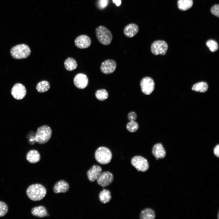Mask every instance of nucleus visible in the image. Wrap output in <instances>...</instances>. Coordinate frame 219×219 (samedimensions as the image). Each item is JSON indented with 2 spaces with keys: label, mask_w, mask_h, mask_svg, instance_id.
I'll return each mask as SVG.
<instances>
[{
  "label": "nucleus",
  "mask_w": 219,
  "mask_h": 219,
  "mask_svg": "<svg viewBox=\"0 0 219 219\" xmlns=\"http://www.w3.org/2000/svg\"><path fill=\"white\" fill-rule=\"evenodd\" d=\"M26 194L32 200L38 201L42 199L45 196L47 190L45 187L39 184L32 185L27 189Z\"/></svg>",
  "instance_id": "nucleus-1"
},
{
  "label": "nucleus",
  "mask_w": 219,
  "mask_h": 219,
  "mask_svg": "<svg viewBox=\"0 0 219 219\" xmlns=\"http://www.w3.org/2000/svg\"><path fill=\"white\" fill-rule=\"evenodd\" d=\"M95 31L96 37L101 44L104 45L110 44L113 35L109 29L104 26H100L96 28Z\"/></svg>",
  "instance_id": "nucleus-2"
},
{
  "label": "nucleus",
  "mask_w": 219,
  "mask_h": 219,
  "mask_svg": "<svg viewBox=\"0 0 219 219\" xmlns=\"http://www.w3.org/2000/svg\"><path fill=\"white\" fill-rule=\"evenodd\" d=\"M30 47L25 44L16 45L12 47L10 50L12 57L17 59L26 58L30 56Z\"/></svg>",
  "instance_id": "nucleus-3"
},
{
  "label": "nucleus",
  "mask_w": 219,
  "mask_h": 219,
  "mask_svg": "<svg viewBox=\"0 0 219 219\" xmlns=\"http://www.w3.org/2000/svg\"><path fill=\"white\" fill-rule=\"evenodd\" d=\"M51 135L50 127L47 125H43L37 129L34 136L35 141L40 144H44L50 140Z\"/></svg>",
  "instance_id": "nucleus-4"
},
{
  "label": "nucleus",
  "mask_w": 219,
  "mask_h": 219,
  "mask_svg": "<svg viewBox=\"0 0 219 219\" xmlns=\"http://www.w3.org/2000/svg\"><path fill=\"white\" fill-rule=\"evenodd\" d=\"M95 157L98 163L106 165L110 162L112 156V153L109 148L105 147H101L96 151Z\"/></svg>",
  "instance_id": "nucleus-5"
},
{
  "label": "nucleus",
  "mask_w": 219,
  "mask_h": 219,
  "mask_svg": "<svg viewBox=\"0 0 219 219\" xmlns=\"http://www.w3.org/2000/svg\"><path fill=\"white\" fill-rule=\"evenodd\" d=\"M131 164L138 171L145 172L149 168V165L147 160L140 156H136L131 160Z\"/></svg>",
  "instance_id": "nucleus-6"
},
{
  "label": "nucleus",
  "mask_w": 219,
  "mask_h": 219,
  "mask_svg": "<svg viewBox=\"0 0 219 219\" xmlns=\"http://www.w3.org/2000/svg\"><path fill=\"white\" fill-rule=\"evenodd\" d=\"M168 49V46L165 41L158 40L154 42L151 45V50L154 55H165Z\"/></svg>",
  "instance_id": "nucleus-7"
},
{
  "label": "nucleus",
  "mask_w": 219,
  "mask_h": 219,
  "mask_svg": "<svg viewBox=\"0 0 219 219\" xmlns=\"http://www.w3.org/2000/svg\"><path fill=\"white\" fill-rule=\"evenodd\" d=\"M140 85L142 92L146 95L150 94L155 89V82L149 77L143 78L141 81Z\"/></svg>",
  "instance_id": "nucleus-8"
},
{
  "label": "nucleus",
  "mask_w": 219,
  "mask_h": 219,
  "mask_svg": "<svg viewBox=\"0 0 219 219\" xmlns=\"http://www.w3.org/2000/svg\"><path fill=\"white\" fill-rule=\"evenodd\" d=\"M113 174L108 171L101 172L96 181L98 184L103 187L107 186L110 184L113 180Z\"/></svg>",
  "instance_id": "nucleus-9"
},
{
  "label": "nucleus",
  "mask_w": 219,
  "mask_h": 219,
  "mask_svg": "<svg viewBox=\"0 0 219 219\" xmlns=\"http://www.w3.org/2000/svg\"><path fill=\"white\" fill-rule=\"evenodd\" d=\"M11 93L13 97L16 99H22L25 97L26 94V89L23 85L17 83L12 87Z\"/></svg>",
  "instance_id": "nucleus-10"
},
{
  "label": "nucleus",
  "mask_w": 219,
  "mask_h": 219,
  "mask_svg": "<svg viewBox=\"0 0 219 219\" xmlns=\"http://www.w3.org/2000/svg\"><path fill=\"white\" fill-rule=\"evenodd\" d=\"M116 66V63L115 61L112 59H107L102 63L100 69L101 72L103 74H109L115 71Z\"/></svg>",
  "instance_id": "nucleus-11"
},
{
  "label": "nucleus",
  "mask_w": 219,
  "mask_h": 219,
  "mask_svg": "<svg viewBox=\"0 0 219 219\" xmlns=\"http://www.w3.org/2000/svg\"><path fill=\"white\" fill-rule=\"evenodd\" d=\"M74 83L78 89H82L86 88L88 84V79L87 76L83 73L76 75L74 79Z\"/></svg>",
  "instance_id": "nucleus-12"
},
{
  "label": "nucleus",
  "mask_w": 219,
  "mask_h": 219,
  "mask_svg": "<svg viewBox=\"0 0 219 219\" xmlns=\"http://www.w3.org/2000/svg\"><path fill=\"white\" fill-rule=\"evenodd\" d=\"M89 37L85 35H82L78 36L75 40V45L80 49H85L89 47L91 44Z\"/></svg>",
  "instance_id": "nucleus-13"
},
{
  "label": "nucleus",
  "mask_w": 219,
  "mask_h": 219,
  "mask_svg": "<svg viewBox=\"0 0 219 219\" xmlns=\"http://www.w3.org/2000/svg\"><path fill=\"white\" fill-rule=\"evenodd\" d=\"M102 171V169L100 166L93 165L87 172L88 179L91 182H94L97 179Z\"/></svg>",
  "instance_id": "nucleus-14"
},
{
  "label": "nucleus",
  "mask_w": 219,
  "mask_h": 219,
  "mask_svg": "<svg viewBox=\"0 0 219 219\" xmlns=\"http://www.w3.org/2000/svg\"><path fill=\"white\" fill-rule=\"evenodd\" d=\"M152 152L157 160L164 158L166 155L165 150L161 143H157L153 146Z\"/></svg>",
  "instance_id": "nucleus-15"
},
{
  "label": "nucleus",
  "mask_w": 219,
  "mask_h": 219,
  "mask_svg": "<svg viewBox=\"0 0 219 219\" xmlns=\"http://www.w3.org/2000/svg\"><path fill=\"white\" fill-rule=\"evenodd\" d=\"M139 30V26L137 24L131 23L125 27L123 30V33L127 37L131 38L137 34Z\"/></svg>",
  "instance_id": "nucleus-16"
},
{
  "label": "nucleus",
  "mask_w": 219,
  "mask_h": 219,
  "mask_svg": "<svg viewBox=\"0 0 219 219\" xmlns=\"http://www.w3.org/2000/svg\"><path fill=\"white\" fill-rule=\"evenodd\" d=\"M69 184L65 181L61 180L57 182L54 185L53 190L55 193H64L69 190Z\"/></svg>",
  "instance_id": "nucleus-17"
},
{
  "label": "nucleus",
  "mask_w": 219,
  "mask_h": 219,
  "mask_svg": "<svg viewBox=\"0 0 219 219\" xmlns=\"http://www.w3.org/2000/svg\"><path fill=\"white\" fill-rule=\"evenodd\" d=\"M27 160L30 163H35L39 161L40 159L39 152L35 150L29 151L26 155Z\"/></svg>",
  "instance_id": "nucleus-18"
},
{
  "label": "nucleus",
  "mask_w": 219,
  "mask_h": 219,
  "mask_svg": "<svg viewBox=\"0 0 219 219\" xmlns=\"http://www.w3.org/2000/svg\"><path fill=\"white\" fill-rule=\"evenodd\" d=\"M32 214L39 217H43L47 216V214L46 208L43 206H39L33 208L31 210Z\"/></svg>",
  "instance_id": "nucleus-19"
},
{
  "label": "nucleus",
  "mask_w": 219,
  "mask_h": 219,
  "mask_svg": "<svg viewBox=\"0 0 219 219\" xmlns=\"http://www.w3.org/2000/svg\"><path fill=\"white\" fill-rule=\"evenodd\" d=\"M155 217L154 210L151 208H146L141 212L139 218L140 219H154Z\"/></svg>",
  "instance_id": "nucleus-20"
},
{
  "label": "nucleus",
  "mask_w": 219,
  "mask_h": 219,
  "mask_svg": "<svg viewBox=\"0 0 219 219\" xmlns=\"http://www.w3.org/2000/svg\"><path fill=\"white\" fill-rule=\"evenodd\" d=\"M99 197L100 201L103 203H108L111 199L110 191L107 189H104L99 193Z\"/></svg>",
  "instance_id": "nucleus-21"
},
{
  "label": "nucleus",
  "mask_w": 219,
  "mask_h": 219,
  "mask_svg": "<svg viewBox=\"0 0 219 219\" xmlns=\"http://www.w3.org/2000/svg\"><path fill=\"white\" fill-rule=\"evenodd\" d=\"M193 4V0H178L177 2L179 9L185 11L190 8Z\"/></svg>",
  "instance_id": "nucleus-22"
},
{
  "label": "nucleus",
  "mask_w": 219,
  "mask_h": 219,
  "mask_svg": "<svg viewBox=\"0 0 219 219\" xmlns=\"http://www.w3.org/2000/svg\"><path fill=\"white\" fill-rule=\"evenodd\" d=\"M65 69L68 71H72L75 69L77 67V63L74 58L69 57L64 62Z\"/></svg>",
  "instance_id": "nucleus-23"
},
{
  "label": "nucleus",
  "mask_w": 219,
  "mask_h": 219,
  "mask_svg": "<svg viewBox=\"0 0 219 219\" xmlns=\"http://www.w3.org/2000/svg\"><path fill=\"white\" fill-rule=\"evenodd\" d=\"M208 88L207 83L201 82L194 84L192 87V90L194 91L201 92H206Z\"/></svg>",
  "instance_id": "nucleus-24"
},
{
  "label": "nucleus",
  "mask_w": 219,
  "mask_h": 219,
  "mask_svg": "<svg viewBox=\"0 0 219 219\" xmlns=\"http://www.w3.org/2000/svg\"><path fill=\"white\" fill-rule=\"evenodd\" d=\"M50 88V85L49 82L46 81H43L37 84L36 89L39 92L43 93L47 91Z\"/></svg>",
  "instance_id": "nucleus-25"
},
{
  "label": "nucleus",
  "mask_w": 219,
  "mask_h": 219,
  "mask_svg": "<svg viewBox=\"0 0 219 219\" xmlns=\"http://www.w3.org/2000/svg\"><path fill=\"white\" fill-rule=\"evenodd\" d=\"M95 96L98 100L100 101H104L108 98V93L106 89H99L96 92Z\"/></svg>",
  "instance_id": "nucleus-26"
},
{
  "label": "nucleus",
  "mask_w": 219,
  "mask_h": 219,
  "mask_svg": "<svg viewBox=\"0 0 219 219\" xmlns=\"http://www.w3.org/2000/svg\"><path fill=\"white\" fill-rule=\"evenodd\" d=\"M206 45L212 52L216 51L218 48L217 43L213 40H207L206 43Z\"/></svg>",
  "instance_id": "nucleus-27"
},
{
  "label": "nucleus",
  "mask_w": 219,
  "mask_h": 219,
  "mask_svg": "<svg viewBox=\"0 0 219 219\" xmlns=\"http://www.w3.org/2000/svg\"><path fill=\"white\" fill-rule=\"evenodd\" d=\"M126 128L127 130L131 132H134L138 129L139 126L137 123L134 121H130L128 122L126 125Z\"/></svg>",
  "instance_id": "nucleus-28"
},
{
  "label": "nucleus",
  "mask_w": 219,
  "mask_h": 219,
  "mask_svg": "<svg viewBox=\"0 0 219 219\" xmlns=\"http://www.w3.org/2000/svg\"><path fill=\"white\" fill-rule=\"evenodd\" d=\"M8 211L7 205L4 202L0 201V217L5 216Z\"/></svg>",
  "instance_id": "nucleus-29"
},
{
  "label": "nucleus",
  "mask_w": 219,
  "mask_h": 219,
  "mask_svg": "<svg viewBox=\"0 0 219 219\" xmlns=\"http://www.w3.org/2000/svg\"><path fill=\"white\" fill-rule=\"evenodd\" d=\"M219 5H214L210 9L211 13L214 15L219 17Z\"/></svg>",
  "instance_id": "nucleus-30"
},
{
  "label": "nucleus",
  "mask_w": 219,
  "mask_h": 219,
  "mask_svg": "<svg viewBox=\"0 0 219 219\" xmlns=\"http://www.w3.org/2000/svg\"><path fill=\"white\" fill-rule=\"evenodd\" d=\"M128 118L130 121H134L137 118L136 114L134 112H131L128 115Z\"/></svg>",
  "instance_id": "nucleus-31"
},
{
  "label": "nucleus",
  "mask_w": 219,
  "mask_h": 219,
  "mask_svg": "<svg viewBox=\"0 0 219 219\" xmlns=\"http://www.w3.org/2000/svg\"><path fill=\"white\" fill-rule=\"evenodd\" d=\"M33 132L32 131V136L31 135H30V134H28V136H27V138L28 139V142L31 145L34 144L36 142L35 139V137L34 136V133L32 134Z\"/></svg>",
  "instance_id": "nucleus-32"
},
{
  "label": "nucleus",
  "mask_w": 219,
  "mask_h": 219,
  "mask_svg": "<svg viewBox=\"0 0 219 219\" xmlns=\"http://www.w3.org/2000/svg\"><path fill=\"white\" fill-rule=\"evenodd\" d=\"M214 152L215 155L217 157H219V145H217L214 148Z\"/></svg>",
  "instance_id": "nucleus-33"
},
{
  "label": "nucleus",
  "mask_w": 219,
  "mask_h": 219,
  "mask_svg": "<svg viewBox=\"0 0 219 219\" xmlns=\"http://www.w3.org/2000/svg\"><path fill=\"white\" fill-rule=\"evenodd\" d=\"M99 4L101 7H105L107 4V0H100Z\"/></svg>",
  "instance_id": "nucleus-34"
},
{
  "label": "nucleus",
  "mask_w": 219,
  "mask_h": 219,
  "mask_svg": "<svg viewBox=\"0 0 219 219\" xmlns=\"http://www.w3.org/2000/svg\"><path fill=\"white\" fill-rule=\"evenodd\" d=\"M113 1L118 6H120L121 4V1L120 0H113Z\"/></svg>",
  "instance_id": "nucleus-35"
}]
</instances>
